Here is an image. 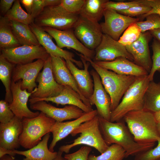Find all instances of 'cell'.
Listing matches in <instances>:
<instances>
[{
  "label": "cell",
  "instance_id": "1",
  "mask_svg": "<svg viewBox=\"0 0 160 160\" xmlns=\"http://www.w3.org/2000/svg\"><path fill=\"white\" fill-rule=\"evenodd\" d=\"M98 116L100 129L105 142L109 146L116 144L122 147L125 151L126 158L135 156L155 145V143L142 144L136 142L122 120L111 122Z\"/></svg>",
  "mask_w": 160,
  "mask_h": 160
},
{
  "label": "cell",
  "instance_id": "2",
  "mask_svg": "<svg viewBox=\"0 0 160 160\" xmlns=\"http://www.w3.org/2000/svg\"><path fill=\"white\" fill-rule=\"evenodd\" d=\"M123 119L137 143H155L160 137L153 113L144 109L132 111L127 113Z\"/></svg>",
  "mask_w": 160,
  "mask_h": 160
},
{
  "label": "cell",
  "instance_id": "3",
  "mask_svg": "<svg viewBox=\"0 0 160 160\" xmlns=\"http://www.w3.org/2000/svg\"><path fill=\"white\" fill-rule=\"evenodd\" d=\"M150 81L148 75L136 77L118 105L111 112L110 121H119L128 113L144 108L145 93Z\"/></svg>",
  "mask_w": 160,
  "mask_h": 160
},
{
  "label": "cell",
  "instance_id": "4",
  "mask_svg": "<svg viewBox=\"0 0 160 160\" xmlns=\"http://www.w3.org/2000/svg\"><path fill=\"white\" fill-rule=\"evenodd\" d=\"M83 56L99 75L103 86L110 97L112 112L118 105L125 93L136 77L118 74L99 66L92 59Z\"/></svg>",
  "mask_w": 160,
  "mask_h": 160
},
{
  "label": "cell",
  "instance_id": "5",
  "mask_svg": "<svg viewBox=\"0 0 160 160\" xmlns=\"http://www.w3.org/2000/svg\"><path fill=\"white\" fill-rule=\"evenodd\" d=\"M79 134H80L79 136L75 139L72 143L61 146L59 151L67 154L72 148L83 144L95 148L101 154L109 146L105 142L101 134L98 114L81 124L71 135L74 136Z\"/></svg>",
  "mask_w": 160,
  "mask_h": 160
},
{
  "label": "cell",
  "instance_id": "6",
  "mask_svg": "<svg viewBox=\"0 0 160 160\" xmlns=\"http://www.w3.org/2000/svg\"><path fill=\"white\" fill-rule=\"evenodd\" d=\"M22 122L23 130L19 137L20 144L29 149L38 144L42 137L50 132L56 121L41 112L35 117L23 118Z\"/></svg>",
  "mask_w": 160,
  "mask_h": 160
},
{
  "label": "cell",
  "instance_id": "7",
  "mask_svg": "<svg viewBox=\"0 0 160 160\" xmlns=\"http://www.w3.org/2000/svg\"><path fill=\"white\" fill-rule=\"evenodd\" d=\"M79 16L68 12L60 4L45 7L34 19V23L41 27L64 30L73 28Z\"/></svg>",
  "mask_w": 160,
  "mask_h": 160
},
{
  "label": "cell",
  "instance_id": "8",
  "mask_svg": "<svg viewBox=\"0 0 160 160\" xmlns=\"http://www.w3.org/2000/svg\"><path fill=\"white\" fill-rule=\"evenodd\" d=\"M73 29L80 42L92 50H95L99 45L103 34L98 22L92 21L79 15Z\"/></svg>",
  "mask_w": 160,
  "mask_h": 160
},
{
  "label": "cell",
  "instance_id": "9",
  "mask_svg": "<svg viewBox=\"0 0 160 160\" xmlns=\"http://www.w3.org/2000/svg\"><path fill=\"white\" fill-rule=\"evenodd\" d=\"M0 51L4 57L15 65L31 63L35 59L46 61L50 56L41 45H22Z\"/></svg>",
  "mask_w": 160,
  "mask_h": 160
},
{
  "label": "cell",
  "instance_id": "10",
  "mask_svg": "<svg viewBox=\"0 0 160 160\" xmlns=\"http://www.w3.org/2000/svg\"><path fill=\"white\" fill-rule=\"evenodd\" d=\"M36 81L38 83L37 90L30 98L40 99L58 95L64 88L56 81L53 73L50 56L45 61L43 69L39 73Z\"/></svg>",
  "mask_w": 160,
  "mask_h": 160
},
{
  "label": "cell",
  "instance_id": "11",
  "mask_svg": "<svg viewBox=\"0 0 160 160\" xmlns=\"http://www.w3.org/2000/svg\"><path fill=\"white\" fill-rule=\"evenodd\" d=\"M103 16L105 21L100 23L103 33L117 41L131 24L140 20L138 18L127 16L110 9H105Z\"/></svg>",
  "mask_w": 160,
  "mask_h": 160
},
{
  "label": "cell",
  "instance_id": "12",
  "mask_svg": "<svg viewBox=\"0 0 160 160\" xmlns=\"http://www.w3.org/2000/svg\"><path fill=\"white\" fill-rule=\"evenodd\" d=\"M95 51L94 62L111 61L121 57L133 61L132 56L126 47L106 34H103L101 41Z\"/></svg>",
  "mask_w": 160,
  "mask_h": 160
},
{
  "label": "cell",
  "instance_id": "13",
  "mask_svg": "<svg viewBox=\"0 0 160 160\" xmlns=\"http://www.w3.org/2000/svg\"><path fill=\"white\" fill-rule=\"evenodd\" d=\"M45 61L38 59L31 63L16 65L12 71V80L16 82L21 80L22 89L32 92L38 86L36 80Z\"/></svg>",
  "mask_w": 160,
  "mask_h": 160
},
{
  "label": "cell",
  "instance_id": "14",
  "mask_svg": "<svg viewBox=\"0 0 160 160\" xmlns=\"http://www.w3.org/2000/svg\"><path fill=\"white\" fill-rule=\"evenodd\" d=\"M41 28L55 39L57 46L60 48H71L85 57L92 60L94 58L95 50H90L85 47L76 36L73 28L60 30L47 27Z\"/></svg>",
  "mask_w": 160,
  "mask_h": 160
},
{
  "label": "cell",
  "instance_id": "15",
  "mask_svg": "<svg viewBox=\"0 0 160 160\" xmlns=\"http://www.w3.org/2000/svg\"><path fill=\"white\" fill-rule=\"evenodd\" d=\"M21 80L15 82L12 80L11 89L12 97V102L9 104L10 108L15 116L22 119L23 118H33L38 116L39 111L33 112L31 111L27 106L29 97L36 91L37 87L31 92L21 88Z\"/></svg>",
  "mask_w": 160,
  "mask_h": 160
},
{
  "label": "cell",
  "instance_id": "16",
  "mask_svg": "<svg viewBox=\"0 0 160 160\" xmlns=\"http://www.w3.org/2000/svg\"><path fill=\"white\" fill-rule=\"evenodd\" d=\"M90 74L94 84L93 92L89 99L90 104L92 106L95 105L98 115L110 121L111 113L110 97L103 86L97 73L95 70H92Z\"/></svg>",
  "mask_w": 160,
  "mask_h": 160
},
{
  "label": "cell",
  "instance_id": "17",
  "mask_svg": "<svg viewBox=\"0 0 160 160\" xmlns=\"http://www.w3.org/2000/svg\"><path fill=\"white\" fill-rule=\"evenodd\" d=\"M30 106L31 109L42 112L48 117L58 122L78 119L85 113L76 106L68 105L63 108H59L44 101L37 102L31 104Z\"/></svg>",
  "mask_w": 160,
  "mask_h": 160
},
{
  "label": "cell",
  "instance_id": "18",
  "mask_svg": "<svg viewBox=\"0 0 160 160\" xmlns=\"http://www.w3.org/2000/svg\"><path fill=\"white\" fill-rule=\"evenodd\" d=\"M29 26L35 35L38 42L50 56L60 57L66 60H69L79 67L82 68L83 65L81 61L74 59V55L72 52L63 50L56 45L52 40V37L42 28L34 23Z\"/></svg>",
  "mask_w": 160,
  "mask_h": 160
},
{
  "label": "cell",
  "instance_id": "19",
  "mask_svg": "<svg viewBox=\"0 0 160 160\" xmlns=\"http://www.w3.org/2000/svg\"><path fill=\"white\" fill-rule=\"evenodd\" d=\"M152 36L149 32L142 33L137 40L125 47L127 51L132 56L134 62L145 69L148 73L152 65L148 46Z\"/></svg>",
  "mask_w": 160,
  "mask_h": 160
},
{
  "label": "cell",
  "instance_id": "20",
  "mask_svg": "<svg viewBox=\"0 0 160 160\" xmlns=\"http://www.w3.org/2000/svg\"><path fill=\"white\" fill-rule=\"evenodd\" d=\"M98 114L97 110H93L84 114L74 120L65 122L56 121L52 126L50 132L52 134V139L49 148L53 152L57 143L70 134L81 124L89 120Z\"/></svg>",
  "mask_w": 160,
  "mask_h": 160
},
{
  "label": "cell",
  "instance_id": "21",
  "mask_svg": "<svg viewBox=\"0 0 160 160\" xmlns=\"http://www.w3.org/2000/svg\"><path fill=\"white\" fill-rule=\"evenodd\" d=\"M50 56L53 73L56 82L60 85L71 87L79 94L81 100L86 105L92 108L89 100L81 93L74 77L66 65L65 60L60 57Z\"/></svg>",
  "mask_w": 160,
  "mask_h": 160
},
{
  "label": "cell",
  "instance_id": "22",
  "mask_svg": "<svg viewBox=\"0 0 160 160\" xmlns=\"http://www.w3.org/2000/svg\"><path fill=\"white\" fill-rule=\"evenodd\" d=\"M23 130L22 119L15 116L7 123H0V147L10 150L18 148Z\"/></svg>",
  "mask_w": 160,
  "mask_h": 160
},
{
  "label": "cell",
  "instance_id": "23",
  "mask_svg": "<svg viewBox=\"0 0 160 160\" xmlns=\"http://www.w3.org/2000/svg\"><path fill=\"white\" fill-rule=\"evenodd\" d=\"M84 66V69L78 68L74 64L69 60H66V65L74 77L83 95L89 100L94 91V84L88 68L90 65L81 54H78Z\"/></svg>",
  "mask_w": 160,
  "mask_h": 160
},
{
  "label": "cell",
  "instance_id": "24",
  "mask_svg": "<svg viewBox=\"0 0 160 160\" xmlns=\"http://www.w3.org/2000/svg\"><path fill=\"white\" fill-rule=\"evenodd\" d=\"M94 62L99 66L119 74L139 77L149 74L143 68L124 57H119L111 61Z\"/></svg>",
  "mask_w": 160,
  "mask_h": 160
},
{
  "label": "cell",
  "instance_id": "25",
  "mask_svg": "<svg viewBox=\"0 0 160 160\" xmlns=\"http://www.w3.org/2000/svg\"><path fill=\"white\" fill-rule=\"evenodd\" d=\"M41 101L51 102L57 105H74L86 113L93 110L92 108L88 106L83 102L80 95L77 92L67 86H64L62 91L57 96L40 99L30 98L29 100L30 105Z\"/></svg>",
  "mask_w": 160,
  "mask_h": 160
},
{
  "label": "cell",
  "instance_id": "26",
  "mask_svg": "<svg viewBox=\"0 0 160 160\" xmlns=\"http://www.w3.org/2000/svg\"><path fill=\"white\" fill-rule=\"evenodd\" d=\"M50 133L45 135L42 140L32 148L25 151L15 150L14 152L25 156L23 160H53L57 157V152L51 151L48 147Z\"/></svg>",
  "mask_w": 160,
  "mask_h": 160
},
{
  "label": "cell",
  "instance_id": "27",
  "mask_svg": "<svg viewBox=\"0 0 160 160\" xmlns=\"http://www.w3.org/2000/svg\"><path fill=\"white\" fill-rule=\"evenodd\" d=\"M11 22L13 34L21 45H40L29 25L14 21Z\"/></svg>",
  "mask_w": 160,
  "mask_h": 160
},
{
  "label": "cell",
  "instance_id": "28",
  "mask_svg": "<svg viewBox=\"0 0 160 160\" xmlns=\"http://www.w3.org/2000/svg\"><path fill=\"white\" fill-rule=\"evenodd\" d=\"M22 46L13 34L11 20L0 16V48L10 49Z\"/></svg>",
  "mask_w": 160,
  "mask_h": 160
},
{
  "label": "cell",
  "instance_id": "29",
  "mask_svg": "<svg viewBox=\"0 0 160 160\" xmlns=\"http://www.w3.org/2000/svg\"><path fill=\"white\" fill-rule=\"evenodd\" d=\"M107 0H85L79 15L90 21L98 22L103 16L104 4Z\"/></svg>",
  "mask_w": 160,
  "mask_h": 160
},
{
  "label": "cell",
  "instance_id": "30",
  "mask_svg": "<svg viewBox=\"0 0 160 160\" xmlns=\"http://www.w3.org/2000/svg\"><path fill=\"white\" fill-rule=\"evenodd\" d=\"M144 109L153 113L160 110V82L150 81L145 93Z\"/></svg>",
  "mask_w": 160,
  "mask_h": 160
},
{
  "label": "cell",
  "instance_id": "31",
  "mask_svg": "<svg viewBox=\"0 0 160 160\" xmlns=\"http://www.w3.org/2000/svg\"><path fill=\"white\" fill-rule=\"evenodd\" d=\"M15 65L0 54V79L5 89V100L9 104L10 103L12 100L11 84L12 71Z\"/></svg>",
  "mask_w": 160,
  "mask_h": 160
},
{
  "label": "cell",
  "instance_id": "32",
  "mask_svg": "<svg viewBox=\"0 0 160 160\" xmlns=\"http://www.w3.org/2000/svg\"><path fill=\"white\" fill-rule=\"evenodd\" d=\"M5 17L11 21L19 22L28 25L33 23L34 20L31 15L23 9L19 0H15L12 7Z\"/></svg>",
  "mask_w": 160,
  "mask_h": 160
},
{
  "label": "cell",
  "instance_id": "33",
  "mask_svg": "<svg viewBox=\"0 0 160 160\" xmlns=\"http://www.w3.org/2000/svg\"><path fill=\"white\" fill-rule=\"evenodd\" d=\"M126 158V152L123 148L116 144L109 146L101 155H89L88 160H123Z\"/></svg>",
  "mask_w": 160,
  "mask_h": 160
},
{
  "label": "cell",
  "instance_id": "34",
  "mask_svg": "<svg viewBox=\"0 0 160 160\" xmlns=\"http://www.w3.org/2000/svg\"><path fill=\"white\" fill-rule=\"evenodd\" d=\"M142 33L140 28L136 23H133L126 29L118 41L126 47L137 40Z\"/></svg>",
  "mask_w": 160,
  "mask_h": 160
},
{
  "label": "cell",
  "instance_id": "35",
  "mask_svg": "<svg viewBox=\"0 0 160 160\" xmlns=\"http://www.w3.org/2000/svg\"><path fill=\"white\" fill-rule=\"evenodd\" d=\"M153 52L152 57V65L148 75L150 81H153L156 72H160V41L155 38L153 39L151 45Z\"/></svg>",
  "mask_w": 160,
  "mask_h": 160
},
{
  "label": "cell",
  "instance_id": "36",
  "mask_svg": "<svg viewBox=\"0 0 160 160\" xmlns=\"http://www.w3.org/2000/svg\"><path fill=\"white\" fill-rule=\"evenodd\" d=\"M144 21L136 23L140 28L142 33L156 29H160V15L152 14L147 15Z\"/></svg>",
  "mask_w": 160,
  "mask_h": 160
},
{
  "label": "cell",
  "instance_id": "37",
  "mask_svg": "<svg viewBox=\"0 0 160 160\" xmlns=\"http://www.w3.org/2000/svg\"><path fill=\"white\" fill-rule=\"evenodd\" d=\"M142 5L140 0L116 2L108 0L104 4V7L105 9H112L118 12L133 7Z\"/></svg>",
  "mask_w": 160,
  "mask_h": 160
},
{
  "label": "cell",
  "instance_id": "38",
  "mask_svg": "<svg viewBox=\"0 0 160 160\" xmlns=\"http://www.w3.org/2000/svg\"><path fill=\"white\" fill-rule=\"evenodd\" d=\"M157 142L156 147L136 155L134 160H160V137Z\"/></svg>",
  "mask_w": 160,
  "mask_h": 160
},
{
  "label": "cell",
  "instance_id": "39",
  "mask_svg": "<svg viewBox=\"0 0 160 160\" xmlns=\"http://www.w3.org/2000/svg\"><path fill=\"white\" fill-rule=\"evenodd\" d=\"M85 2V0H61L60 5L67 12L79 15Z\"/></svg>",
  "mask_w": 160,
  "mask_h": 160
},
{
  "label": "cell",
  "instance_id": "40",
  "mask_svg": "<svg viewBox=\"0 0 160 160\" xmlns=\"http://www.w3.org/2000/svg\"><path fill=\"white\" fill-rule=\"evenodd\" d=\"M151 9V7L149 6L142 5L133 7L117 12L121 14L132 17L146 14L148 13Z\"/></svg>",
  "mask_w": 160,
  "mask_h": 160
},
{
  "label": "cell",
  "instance_id": "41",
  "mask_svg": "<svg viewBox=\"0 0 160 160\" xmlns=\"http://www.w3.org/2000/svg\"><path fill=\"white\" fill-rule=\"evenodd\" d=\"M15 116L10 109L9 104L5 100L0 101V122L1 123H7Z\"/></svg>",
  "mask_w": 160,
  "mask_h": 160
},
{
  "label": "cell",
  "instance_id": "42",
  "mask_svg": "<svg viewBox=\"0 0 160 160\" xmlns=\"http://www.w3.org/2000/svg\"><path fill=\"white\" fill-rule=\"evenodd\" d=\"M92 150L90 147L83 146L74 152L65 154L64 157L68 160H88L89 154Z\"/></svg>",
  "mask_w": 160,
  "mask_h": 160
},
{
  "label": "cell",
  "instance_id": "43",
  "mask_svg": "<svg viewBox=\"0 0 160 160\" xmlns=\"http://www.w3.org/2000/svg\"><path fill=\"white\" fill-rule=\"evenodd\" d=\"M141 4L144 5L149 6L151 10L148 13L140 16L139 18L143 19L147 15L156 14L160 15V0H140Z\"/></svg>",
  "mask_w": 160,
  "mask_h": 160
},
{
  "label": "cell",
  "instance_id": "44",
  "mask_svg": "<svg viewBox=\"0 0 160 160\" xmlns=\"http://www.w3.org/2000/svg\"><path fill=\"white\" fill-rule=\"evenodd\" d=\"M44 8L43 0H33L31 15L35 19L42 12Z\"/></svg>",
  "mask_w": 160,
  "mask_h": 160
},
{
  "label": "cell",
  "instance_id": "45",
  "mask_svg": "<svg viewBox=\"0 0 160 160\" xmlns=\"http://www.w3.org/2000/svg\"><path fill=\"white\" fill-rule=\"evenodd\" d=\"M15 0H1L0 16L4 17L12 7Z\"/></svg>",
  "mask_w": 160,
  "mask_h": 160
},
{
  "label": "cell",
  "instance_id": "46",
  "mask_svg": "<svg viewBox=\"0 0 160 160\" xmlns=\"http://www.w3.org/2000/svg\"><path fill=\"white\" fill-rule=\"evenodd\" d=\"M20 2L25 9L27 13L31 15V12L33 0H20Z\"/></svg>",
  "mask_w": 160,
  "mask_h": 160
},
{
  "label": "cell",
  "instance_id": "47",
  "mask_svg": "<svg viewBox=\"0 0 160 160\" xmlns=\"http://www.w3.org/2000/svg\"><path fill=\"white\" fill-rule=\"evenodd\" d=\"M61 0H43L44 8L60 5Z\"/></svg>",
  "mask_w": 160,
  "mask_h": 160
},
{
  "label": "cell",
  "instance_id": "48",
  "mask_svg": "<svg viewBox=\"0 0 160 160\" xmlns=\"http://www.w3.org/2000/svg\"><path fill=\"white\" fill-rule=\"evenodd\" d=\"M16 154L14 150H10L0 147V158L6 155L14 157Z\"/></svg>",
  "mask_w": 160,
  "mask_h": 160
},
{
  "label": "cell",
  "instance_id": "49",
  "mask_svg": "<svg viewBox=\"0 0 160 160\" xmlns=\"http://www.w3.org/2000/svg\"><path fill=\"white\" fill-rule=\"evenodd\" d=\"M152 36L160 41V29H156L149 31Z\"/></svg>",
  "mask_w": 160,
  "mask_h": 160
},
{
  "label": "cell",
  "instance_id": "50",
  "mask_svg": "<svg viewBox=\"0 0 160 160\" xmlns=\"http://www.w3.org/2000/svg\"><path fill=\"white\" fill-rule=\"evenodd\" d=\"M63 152L58 151L57 152V154L56 158L53 160H68L64 157H63L62 156Z\"/></svg>",
  "mask_w": 160,
  "mask_h": 160
},
{
  "label": "cell",
  "instance_id": "51",
  "mask_svg": "<svg viewBox=\"0 0 160 160\" xmlns=\"http://www.w3.org/2000/svg\"><path fill=\"white\" fill-rule=\"evenodd\" d=\"M156 120L157 123L160 124V110L153 113Z\"/></svg>",
  "mask_w": 160,
  "mask_h": 160
},
{
  "label": "cell",
  "instance_id": "52",
  "mask_svg": "<svg viewBox=\"0 0 160 160\" xmlns=\"http://www.w3.org/2000/svg\"><path fill=\"white\" fill-rule=\"evenodd\" d=\"M0 160H18L15 159V158L9 155H6L0 158Z\"/></svg>",
  "mask_w": 160,
  "mask_h": 160
},
{
  "label": "cell",
  "instance_id": "53",
  "mask_svg": "<svg viewBox=\"0 0 160 160\" xmlns=\"http://www.w3.org/2000/svg\"><path fill=\"white\" fill-rule=\"evenodd\" d=\"M157 127L159 132L160 135V124L157 123Z\"/></svg>",
  "mask_w": 160,
  "mask_h": 160
}]
</instances>
